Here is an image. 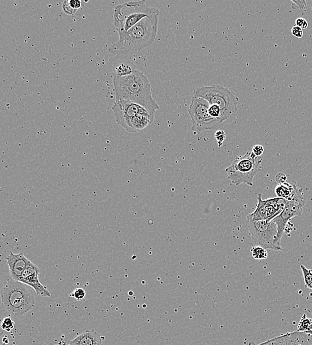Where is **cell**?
Here are the masks:
<instances>
[{"mask_svg": "<svg viewBox=\"0 0 312 345\" xmlns=\"http://www.w3.org/2000/svg\"><path fill=\"white\" fill-rule=\"evenodd\" d=\"M115 101H126L137 104L155 116L159 105L153 98L150 82L141 71L136 70L133 74L124 77H113Z\"/></svg>", "mask_w": 312, "mask_h": 345, "instance_id": "1", "label": "cell"}, {"mask_svg": "<svg viewBox=\"0 0 312 345\" xmlns=\"http://www.w3.org/2000/svg\"><path fill=\"white\" fill-rule=\"evenodd\" d=\"M158 15L143 19L128 31L119 34V39L109 47V52L115 55L135 53L155 42L158 31Z\"/></svg>", "mask_w": 312, "mask_h": 345, "instance_id": "2", "label": "cell"}, {"mask_svg": "<svg viewBox=\"0 0 312 345\" xmlns=\"http://www.w3.org/2000/svg\"><path fill=\"white\" fill-rule=\"evenodd\" d=\"M33 288L18 281L7 280L1 290L3 309L7 314L21 317L29 312L35 305Z\"/></svg>", "mask_w": 312, "mask_h": 345, "instance_id": "3", "label": "cell"}, {"mask_svg": "<svg viewBox=\"0 0 312 345\" xmlns=\"http://www.w3.org/2000/svg\"><path fill=\"white\" fill-rule=\"evenodd\" d=\"M160 14L158 9L147 6L144 0L132 1L116 5L114 9V26L119 34L128 31L143 19Z\"/></svg>", "mask_w": 312, "mask_h": 345, "instance_id": "4", "label": "cell"}, {"mask_svg": "<svg viewBox=\"0 0 312 345\" xmlns=\"http://www.w3.org/2000/svg\"><path fill=\"white\" fill-rule=\"evenodd\" d=\"M192 97L201 98L210 105L218 106L222 111L223 122L237 111L239 103V99L233 91L217 84L196 88Z\"/></svg>", "mask_w": 312, "mask_h": 345, "instance_id": "5", "label": "cell"}, {"mask_svg": "<svg viewBox=\"0 0 312 345\" xmlns=\"http://www.w3.org/2000/svg\"><path fill=\"white\" fill-rule=\"evenodd\" d=\"M262 158L257 157L252 152L235 158L229 167L225 169L232 184L236 186L247 184L253 186V180L262 170Z\"/></svg>", "mask_w": 312, "mask_h": 345, "instance_id": "6", "label": "cell"}, {"mask_svg": "<svg viewBox=\"0 0 312 345\" xmlns=\"http://www.w3.org/2000/svg\"><path fill=\"white\" fill-rule=\"evenodd\" d=\"M247 230L252 238L255 246L262 247L266 250L281 251V247L276 244L278 234L277 226L273 220H258L254 221L247 218Z\"/></svg>", "mask_w": 312, "mask_h": 345, "instance_id": "7", "label": "cell"}, {"mask_svg": "<svg viewBox=\"0 0 312 345\" xmlns=\"http://www.w3.org/2000/svg\"><path fill=\"white\" fill-rule=\"evenodd\" d=\"M210 105L201 98L192 97L188 112L192 122V130L194 133H200L207 130L217 129L223 122L212 118L209 112Z\"/></svg>", "mask_w": 312, "mask_h": 345, "instance_id": "8", "label": "cell"}, {"mask_svg": "<svg viewBox=\"0 0 312 345\" xmlns=\"http://www.w3.org/2000/svg\"><path fill=\"white\" fill-rule=\"evenodd\" d=\"M287 199L286 207L279 216L272 220L277 226L278 234L276 244L279 247H281V238L287 224L294 216L302 215L304 205H305V200L302 195L301 191L297 187V186L294 193Z\"/></svg>", "mask_w": 312, "mask_h": 345, "instance_id": "9", "label": "cell"}, {"mask_svg": "<svg viewBox=\"0 0 312 345\" xmlns=\"http://www.w3.org/2000/svg\"><path fill=\"white\" fill-rule=\"evenodd\" d=\"M287 199L276 197L263 200L262 195H258V204L254 212L250 213L247 218L254 221L268 220L271 221L279 216L286 207Z\"/></svg>", "mask_w": 312, "mask_h": 345, "instance_id": "10", "label": "cell"}, {"mask_svg": "<svg viewBox=\"0 0 312 345\" xmlns=\"http://www.w3.org/2000/svg\"><path fill=\"white\" fill-rule=\"evenodd\" d=\"M112 110L116 118L117 123L122 126L126 132L129 127L130 119L140 113L148 112L146 109L137 104L122 100L115 101Z\"/></svg>", "mask_w": 312, "mask_h": 345, "instance_id": "11", "label": "cell"}, {"mask_svg": "<svg viewBox=\"0 0 312 345\" xmlns=\"http://www.w3.org/2000/svg\"><path fill=\"white\" fill-rule=\"evenodd\" d=\"M39 273H40V269L39 267L30 261L19 282L24 283L33 288L37 295L44 297H50V291L45 286L41 284L39 281Z\"/></svg>", "mask_w": 312, "mask_h": 345, "instance_id": "12", "label": "cell"}, {"mask_svg": "<svg viewBox=\"0 0 312 345\" xmlns=\"http://www.w3.org/2000/svg\"><path fill=\"white\" fill-rule=\"evenodd\" d=\"M257 345H312V335L305 332H293Z\"/></svg>", "mask_w": 312, "mask_h": 345, "instance_id": "13", "label": "cell"}, {"mask_svg": "<svg viewBox=\"0 0 312 345\" xmlns=\"http://www.w3.org/2000/svg\"><path fill=\"white\" fill-rule=\"evenodd\" d=\"M30 262V260L24 256L23 252L18 254L11 252L6 257V263L11 279L19 282Z\"/></svg>", "mask_w": 312, "mask_h": 345, "instance_id": "14", "label": "cell"}, {"mask_svg": "<svg viewBox=\"0 0 312 345\" xmlns=\"http://www.w3.org/2000/svg\"><path fill=\"white\" fill-rule=\"evenodd\" d=\"M155 116L147 112L140 113L130 119L128 133H136L141 131L154 121Z\"/></svg>", "mask_w": 312, "mask_h": 345, "instance_id": "15", "label": "cell"}, {"mask_svg": "<svg viewBox=\"0 0 312 345\" xmlns=\"http://www.w3.org/2000/svg\"><path fill=\"white\" fill-rule=\"evenodd\" d=\"M70 345H102L101 335L94 329L88 330L70 341Z\"/></svg>", "mask_w": 312, "mask_h": 345, "instance_id": "16", "label": "cell"}, {"mask_svg": "<svg viewBox=\"0 0 312 345\" xmlns=\"http://www.w3.org/2000/svg\"><path fill=\"white\" fill-rule=\"evenodd\" d=\"M137 70L135 64L130 61H120L113 67V77H124L133 74Z\"/></svg>", "mask_w": 312, "mask_h": 345, "instance_id": "17", "label": "cell"}, {"mask_svg": "<svg viewBox=\"0 0 312 345\" xmlns=\"http://www.w3.org/2000/svg\"><path fill=\"white\" fill-rule=\"evenodd\" d=\"M296 187V185L286 182L285 184L279 185L275 188V193L277 197L288 199L294 193Z\"/></svg>", "mask_w": 312, "mask_h": 345, "instance_id": "18", "label": "cell"}, {"mask_svg": "<svg viewBox=\"0 0 312 345\" xmlns=\"http://www.w3.org/2000/svg\"><path fill=\"white\" fill-rule=\"evenodd\" d=\"M251 256L258 260H265L268 258L267 250L262 247L255 246L251 249Z\"/></svg>", "mask_w": 312, "mask_h": 345, "instance_id": "19", "label": "cell"}, {"mask_svg": "<svg viewBox=\"0 0 312 345\" xmlns=\"http://www.w3.org/2000/svg\"><path fill=\"white\" fill-rule=\"evenodd\" d=\"M300 268L303 273L304 284L306 288L312 290V270L308 269L305 265H300Z\"/></svg>", "mask_w": 312, "mask_h": 345, "instance_id": "20", "label": "cell"}, {"mask_svg": "<svg viewBox=\"0 0 312 345\" xmlns=\"http://www.w3.org/2000/svg\"><path fill=\"white\" fill-rule=\"evenodd\" d=\"M312 324V318H308L306 315H304L302 317L300 321L299 322L298 326V330L297 331L298 332H306L308 331L309 329L310 326Z\"/></svg>", "mask_w": 312, "mask_h": 345, "instance_id": "21", "label": "cell"}, {"mask_svg": "<svg viewBox=\"0 0 312 345\" xmlns=\"http://www.w3.org/2000/svg\"><path fill=\"white\" fill-rule=\"evenodd\" d=\"M209 112L210 116H211L212 118L217 119V120H220L221 122H222V111H221V109L219 108L218 106L210 105ZM223 123H224V122H223Z\"/></svg>", "mask_w": 312, "mask_h": 345, "instance_id": "22", "label": "cell"}, {"mask_svg": "<svg viewBox=\"0 0 312 345\" xmlns=\"http://www.w3.org/2000/svg\"><path fill=\"white\" fill-rule=\"evenodd\" d=\"M14 321L10 318H5L1 321V329L5 331L10 332L11 330L14 329Z\"/></svg>", "mask_w": 312, "mask_h": 345, "instance_id": "23", "label": "cell"}, {"mask_svg": "<svg viewBox=\"0 0 312 345\" xmlns=\"http://www.w3.org/2000/svg\"><path fill=\"white\" fill-rule=\"evenodd\" d=\"M86 295V292L82 288H77L73 293L71 294L72 297H74L75 299L77 301H81L85 298Z\"/></svg>", "mask_w": 312, "mask_h": 345, "instance_id": "24", "label": "cell"}, {"mask_svg": "<svg viewBox=\"0 0 312 345\" xmlns=\"http://www.w3.org/2000/svg\"><path fill=\"white\" fill-rule=\"evenodd\" d=\"M226 133L223 130H218V131L216 132L215 137L216 140L218 143V147H222L223 142L226 139Z\"/></svg>", "mask_w": 312, "mask_h": 345, "instance_id": "25", "label": "cell"}, {"mask_svg": "<svg viewBox=\"0 0 312 345\" xmlns=\"http://www.w3.org/2000/svg\"><path fill=\"white\" fill-rule=\"evenodd\" d=\"M292 4L291 5L293 9H305L307 3L305 0H292Z\"/></svg>", "mask_w": 312, "mask_h": 345, "instance_id": "26", "label": "cell"}, {"mask_svg": "<svg viewBox=\"0 0 312 345\" xmlns=\"http://www.w3.org/2000/svg\"><path fill=\"white\" fill-rule=\"evenodd\" d=\"M291 32H292V35H294V37H297V38H302V37H303L302 29L301 27H298V26H293Z\"/></svg>", "mask_w": 312, "mask_h": 345, "instance_id": "27", "label": "cell"}, {"mask_svg": "<svg viewBox=\"0 0 312 345\" xmlns=\"http://www.w3.org/2000/svg\"><path fill=\"white\" fill-rule=\"evenodd\" d=\"M251 152H252L253 154L257 156V157H261V156H262L263 153L264 152V147L260 146V145H256V146L253 147Z\"/></svg>", "mask_w": 312, "mask_h": 345, "instance_id": "28", "label": "cell"}, {"mask_svg": "<svg viewBox=\"0 0 312 345\" xmlns=\"http://www.w3.org/2000/svg\"><path fill=\"white\" fill-rule=\"evenodd\" d=\"M68 4L71 7L72 9L77 11V9L81 7V1L79 0H69L67 1Z\"/></svg>", "mask_w": 312, "mask_h": 345, "instance_id": "29", "label": "cell"}, {"mask_svg": "<svg viewBox=\"0 0 312 345\" xmlns=\"http://www.w3.org/2000/svg\"><path fill=\"white\" fill-rule=\"evenodd\" d=\"M275 180L279 185L283 184L286 183L287 177L284 173H279L276 176Z\"/></svg>", "mask_w": 312, "mask_h": 345, "instance_id": "30", "label": "cell"}, {"mask_svg": "<svg viewBox=\"0 0 312 345\" xmlns=\"http://www.w3.org/2000/svg\"><path fill=\"white\" fill-rule=\"evenodd\" d=\"M296 26L301 27L302 29H306L308 27V23L305 19L298 18L296 20Z\"/></svg>", "mask_w": 312, "mask_h": 345, "instance_id": "31", "label": "cell"}, {"mask_svg": "<svg viewBox=\"0 0 312 345\" xmlns=\"http://www.w3.org/2000/svg\"><path fill=\"white\" fill-rule=\"evenodd\" d=\"M306 333H308V334L312 335V325L310 326L309 329H308V331H306Z\"/></svg>", "mask_w": 312, "mask_h": 345, "instance_id": "32", "label": "cell"}, {"mask_svg": "<svg viewBox=\"0 0 312 345\" xmlns=\"http://www.w3.org/2000/svg\"></svg>", "mask_w": 312, "mask_h": 345, "instance_id": "33", "label": "cell"}, {"mask_svg": "<svg viewBox=\"0 0 312 345\" xmlns=\"http://www.w3.org/2000/svg\"></svg>", "mask_w": 312, "mask_h": 345, "instance_id": "34", "label": "cell"}]
</instances>
